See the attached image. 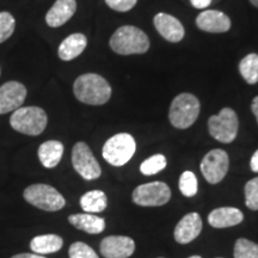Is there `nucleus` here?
<instances>
[{"mask_svg": "<svg viewBox=\"0 0 258 258\" xmlns=\"http://www.w3.org/2000/svg\"><path fill=\"white\" fill-rule=\"evenodd\" d=\"M73 92L76 98L84 104L103 105L110 99L111 86L99 74L85 73L76 79Z\"/></svg>", "mask_w": 258, "mask_h": 258, "instance_id": "nucleus-1", "label": "nucleus"}, {"mask_svg": "<svg viewBox=\"0 0 258 258\" xmlns=\"http://www.w3.org/2000/svg\"><path fill=\"white\" fill-rule=\"evenodd\" d=\"M109 44L120 55L145 54L150 49V38L141 29L133 25H123L112 34Z\"/></svg>", "mask_w": 258, "mask_h": 258, "instance_id": "nucleus-2", "label": "nucleus"}, {"mask_svg": "<svg viewBox=\"0 0 258 258\" xmlns=\"http://www.w3.org/2000/svg\"><path fill=\"white\" fill-rule=\"evenodd\" d=\"M47 123L48 116L40 106H21L10 118V124L16 132L30 137L43 133Z\"/></svg>", "mask_w": 258, "mask_h": 258, "instance_id": "nucleus-3", "label": "nucleus"}, {"mask_svg": "<svg viewBox=\"0 0 258 258\" xmlns=\"http://www.w3.org/2000/svg\"><path fill=\"white\" fill-rule=\"evenodd\" d=\"M200 102L191 93H180L170 105L169 118L177 129H186L195 123L200 115Z\"/></svg>", "mask_w": 258, "mask_h": 258, "instance_id": "nucleus-4", "label": "nucleus"}, {"mask_svg": "<svg viewBox=\"0 0 258 258\" xmlns=\"http://www.w3.org/2000/svg\"><path fill=\"white\" fill-rule=\"evenodd\" d=\"M137 150L134 138L128 133L116 134L103 146V158L112 166H122L128 163Z\"/></svg>", "mask_w": 258, "mask_h": 258, "instance_id": "nucleus-5", "label": "nucleus"}, {"mask_svg": "<svg viewBox=\"0 0 258 258\" xmlns=\"http://www.w3.org/2000/svg\"><path fill=\"white\" fill-rule=\"evenodd\" d=\"M25 201L42 211L56 212L64 207L66 201L55 188L48 184H32L24 190Z\"/></svg>", "mask_w": 258, "mask_h": 258, "instance_id": "nucleus-6", "label": "nucleus"}, {"mask_svg": "<svg viewBox=\"0 0 258 258\" xmlns=\"http://www.w3.org/2000/svg\"><path fill=\"white\" fill-rule=\"evenodd\" d=\"M239 120L235 111L231 108H224L218 115L208 120L209 134L222 144H230L237 138Z\"/></svg>", "mask_w": 258, "mask_h": 258, "instance_id": "nucleus-7", "label": "nucleus"}, {"mask_svg": "<svg viewBox=\"0 0 258 258\" xmlns=\"http://www.w3.org/2000/svg\"><path fill=\"white\" fill-rule=\"evenodd\" d=\"M72 164L74 170L86 180L97 179L102 175V169L93 156L91 148L83 141H79L73 146Z\"/></svg>", "mask_w": 258, "mask_h": 258, "instance_id": "nucleus-8", "label": "nucleus"}, {"mask_svg": "<svg viewBox=\"0 0 258 258\" xmlns=\"http://www.w3.org/2000/svg\"><path fill=\"white\" fill-rule=\"evenodd\" d=\"M171 190L164 182L139 185L133 191V201L143 207H158L169 202Z\"/></svg>", "mask_w": 258, "mask_h": 258, "instance_id": "nucleus-9", "label": "nucleus"}, {"mask_svg": "<svg viewBox=\"0 0 258 258\" xmlns=\"http://www.w3.org/2000/svg\"><path fill=\"white\" fill-rule=\"evenodd\" d=\"M228 166V154L222 150H212L201 161V172L208 183L217 184L225 178Z\"/></svg>", "mask_w": 258, "mask_h": 258, "instance_id": "nucleus-10", "label": "nucleus"}, {"mask_svg": "<svg viewBox=\"0 0 258 258\" xmlns=\"http://www.w3.org/2000/svg\"><path fill=\"white\" fill-rule=\"evenodd\" d=\"M27 88L19 82H8L0 86V115L17 110L27 98Z\"/></svg>", "mask_w": 258, "mask_h": 258, "instance_id": "nucleus-11", "label": "nucleus"}, {"mask_svg": "<svg viewBox=\"0 0 258 258\" xmlns=\"http://www.w3.org/2000/svg\"><path fill=\"white\" fill-rule=\"evenodd\" d=\"M134 251V240L123 235H110L101 243V253L105 258H128Z\"/></svg>", "mask_w": 258, "mask_h": 258, "instance_id": "nucleus-12", "label": "nucleus"}, {"mask_svg": "<svg viewBox=\"0 0 258 258\" xmlns=\"http://www.w3.org/2000/svg\"><path fill=\"white\" fill-rule=\"evenodd\" d=\"M196 25L202 31L222 34L231 29V19L227 15L218 10H206L198 16Z\"/></svg>", "mask_w": 258, "mask_h": 258, "instance_id": "nucleus-13", "label": "nucleus"}, {"mask_svg": "<svg viewBox=\"0 0 258 258\" xmlns=\"http://www.w3.org/2000/svg\"><path fill=\"white\" fill-rule=\"evenodd\" d=\"M154 27H156L157 31L161 35V37L165 38L166 41L172 42V43H177V42L182 41L185 35V30L183 24L173 16L164 14L156 15L153 18Z\"/></svg>", "mask_w": 258, "mask_h": 258, "instance_id": "nucleus-14", "label": "nucleus"}, {"mask_svg": "<svg viewBox=\"0 0 258 258\" xmlns=\"http://www.w3.org/2000/svg\"><path fill=\"white\" fill-rule=\"evenodd\" d=\"M202 230V220L198 213H189L177 224L173 235L177 243L188 244L199 237Z\"/></svg>", "mask_w": 258, "mask_h": 258, "instance_id": "nucleus-15", "label": "nucleus"}, {"mask_svg": "<svg viewBox=\"0 0 258 258\" xmlns=\"http://www.w3.org/2000/svg\"><path fill=\"white\" fill-rule=\"evenodd\" d=\"M77 11L76 0H56L46 15V23L50 28H59L66 24Z\"/></svg>", "mask_w": 258, "mask_h": 258, "instance_id": "nucleus-16", "label": "nucleus"}, {"mask_svg": "<svg viewBox=\"0 0 258 258\" xmlns=\"http://www.w3.org/2000/svg\"><path fill=\"white\" fill-rule=\"evenodd\" d=\"M243 219V213L238 208L221 207L214 209L209 214L208 222L214 228H226L240 224Z\"/></svg>", "mask_w": 258, "mask_h": 258, "instance_id": "nucleus-17", "label": "nucleus"}, {"mask_svg": "<svg viewBox=\"0 0 258 258\" xmlns=\"http://www.w3.org/2000/svg\"><path fill=\"white\" fill-rule=\"evenodd\" d=\"M86 46H88V38L84 34L77 32L67 36L61 42L57 54L61 60L71 61L78 57L85 50Z\"/></svg>", "mask_w": 258, "mask_h": 258, "instance_id": "nucleus-18", "label": "nucleus"}, {"mask_svg": "<svg viewBox=\"0 0 258 258\" xmlns=\"http://www.w3.org/2000/svg\"><path fill=\"white\" fill-rule=\"evenodd\" d=\"M38 159L47 169H53L60 163L63 154V145L57 140L46 141L38 147Z\"/></svg>", "mask_w": 258, "mask_h": 258, "instance_id": "nucleus-19", "label": "nucleus"}, {"mask_svg": "<svg viewBox=\"0 0 258 258\" xmlns=\"http://www.w3.org/2000/svg\"><path fill=\"white\" fill-rule=\"evenodd\" d=\"M69 221L78 230L85 231L90 234H98L104 231L105 221L103 218L96 217L91 213L70 215Z\"/></svg>", "mask_w": 258, "mask_h": 258, "instance_id": "nucleus-20", "label": "nucleus"}, {"mask_svg": "<svg viewBox=\"0 0 258 258\" xmlns=\"http://www.w3.org/2000/svg\"><path fill=\"white\" fill-rule=\"evenodd\" d=\"M63 245V240L56 234H42L30 241V249L34 253L48 254L57 252Z\"/></svg>", "mask_w": 258, "mask_h": 258, "instance_id": "nucleus-21", "label": "nucleus"}, {"mask_svg": "<svg viewBox=\"0 0 258 258\" xmlns=\"http://www.w3.org/2000/svg\"><path fill=\"white\" fill-rule=\"evenodd\" d=\"M108 200L106 195L101 190H91L84 194L80 199V206L86 213H101L106 208Z\"/></svg>", "mask_w": 258, "mask_h": 258, "instance_id": "nucleus-22", "label": "nucleus"}, {"mask_svg": "<svg viewBox=\"0 0 258 258\" xmlns=\"http://www.w3.org/2000/svg\"><path fill=\"white\" fill-rule=\"evenodd\" d=\"M239 72L250 85L258 83V54H249L240 61Z\"/></svg>", "mask_w": 258, "mask_h": 258, "instance_id": "nucleus-23", "label": "nucleus"}, {"mask_svg": "<svg viewBox=\"0 0 258 258\" xmlns=\"http://www.w3.org/2000/svg\"><path fill=\"white\" fill-rule=\"evenodd\" d=\"M234 258H258V244L240 238L235 241Z\"/></svg>", "mask_w": 258, "mask_h": 258, "instance_id": "nucleus-24", "label": "nucleus"}, {"mask_svg": "<svg viewBox=\"0 0 258 258\" xmlns=\"http://www.w3.org/2000/svg\"><path fill=\"white\" fill-rule=\"evenodd\" d=\"M166 167V158L163 154H156L143 161L140 165V171L146 176H152L160 172Z\"/></svg>", "mask_w": 258, "mask_h": 258, "instance_id": "nucleus-25", "label": "nucleus"}, {"mask_svg": "<svg viewBox=\"0 0 258 258\" xmlns=\"http://www.w3.org/2000/svg\"><path fill=\"white\" fill-rule=\"evenodd\" d=\"M179 190L186 198H192L198 194V178L191 171H185L179 178Z\"/></svg>", "mask_w": 258, "mask_h": 258, "instance_id": "nucleus-26", "label": "nucleus"}, {"mask_svg": "<svg viewBox=\"0 0 258 258\" xmlns=\"http://www.w3.org/2000/svg\"><path fill=\"white\" fill-rule=\"evenodd\" d=\"M16 29V19L10 12H0V43L8 41Z\"/></svg>", "mask_w": 258, "mask_h": 258, "instance_id": "nucleus-27", "label": "nucleus"}, {"mask_svg": "<svg viewBox=\"0 0 258 258\" xmlns=\"http://www.w3.org/2000/svg\"><path fill=\"white\" fill-rule=\"evenodd\" d=\"M245 203L251 211H258V177L249 180L245 185Z\"/></svg>", "mask_w": 258, "mask_h": 258, "instance_id": "nucleus-28", "label": "nucleus"}, {"mask_svg": "<svg viewBox=\"0 0 258 258\" xmlns=\"http://www.w3.org/2000/svg\"><path fill=\"white\" fill-rule=\"evenodd\" d=\"M70 258H98V254L88 244L77 241L70 246Z\"/></svg>", "mask_w": 258, "mask_h": 258, "instance_id": "nucleus-29", "label": "nucleus"}, {"mask_svg": "<svg viewBox=\"0 0 258 258\" xmlns=\"http://www.w3.org/2000/svg\"><path fill=\"white\" fill-rule=\"evenodd\" d=\"M138 0H105V4L117 12H127L137 5Z\"/></svg>", "mask_w": 258, "mask_h": 258, "instance_id": "nucleus-30", "label": "nucleus"}, {"mask_svg": "<svg viewBox=\"0 0 258 258\" xmlns=\"http://www.w3.org/2000/svg\"><path fill=\"white\" fill-rule=\"evenodd\" d=\"M190 3L195 9H206L211 5L212 0H190Z\"/></svg>", "mask_w": 258, "mask_h": 258, "instance_id": "nucleus-31", "label": "nucleus"}, {"mask_svg": "<svg viewBox=\"0 0 258 258\" xmlns=\"http://www.w3.org/2000/svg\"><path fill=\"white\" fill-rule=\"evenodd\" d=\"M250 166H251V170H252L253 172H258V150L253 153L252 158H251Z\"/></svg>", "mask_w": 258, "mask_h": 258, "instance_id": "nucleus-32", "label": "nucleus"}, {"mask_svg": "<svg viewBox=\"0 0 258 258\" xmlns=\"http://www.w3.org/2000/svg\"><path fill=\"white\" fill-rule=\"evenodd\" d=\"M11 258H46V257H43L42 254H37V253H19V254H15V256Z\"/></svg>", "mask_w": 258, "mask_h": 258, "instance_id": "nucleus-33", "label": "nucleus"}, {"mask_svg": "<svg viewBox=\"0 0 258 258\" xmlns=\"http://www.w3.org/2000/svg\"><path fill=\"white\" fill-rule=\"evenodd\" d=\"M251 109H252V112L254 114V116H256V120L258 122V96L253 98L252 104H251Z\"/></svg>", "mask_w": 258, "mask_h": 258, "instance_id": "nucleus-34", "label": "nucleus"}, {"mask_svg": "<svg viewBox=\"0 0 258 258\" xmlns=\"http://www.w3.org/2000/svg\"><path fill=\"white\" fill-rule=\"evenodd\" d=\"M250 3L252 4L253 6H256V8L258 9V0H250Z\"/></svg>", "mask_w": 258, "mask_h": 258, "instance_id": "nucleus-35", "label": "nucleus"}, {"mask_svg": "<svg viewBox=\"0 0 258 258\" xmlns=\"http://www.w3.org/2000/svg\"><path fill=\"white\" fill-rule=\"evenodd\" d=\"M189 258H202V257H200V256H191V257H189Z\"/></svg>", "mask_w": 258, "mask_h": 258, "instance_id": "nucleus-36", "label": "nucleus"}, {"mask_svg": "<svg viewBox=\"0 0 258 258\" xmlns=\"http://www.w3.org/2000/svg\"><path fill=\"white\" fill-rule=\"evenodd\" d=\"M0 74H2V69H0Z\"/></svg>", "mask_w": 258, "mask_h": 258, "instance_id": "nucleus-37", "label": "nucleus"}, {"mask_svg": "<svg viewBox=\"0 0 258 258\" xmlns=\"http://www.w3.org/2000/svg\"><path fill=\"white\" fill-rule=\"evenodd\" d=\"M160 258H161V257H160Z\"/></svg>", "mask_w": 258, "mask_h": 258, "instance_id": "nucleus-38", "label": "nucleus"}]
</instances>
